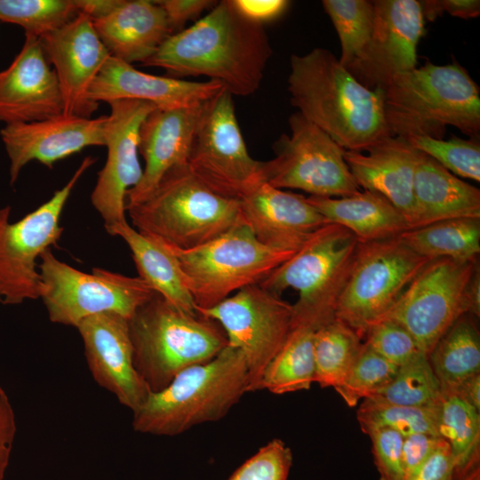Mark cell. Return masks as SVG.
Listing matches in <instances>:
<instances>
[{
	"label": "cell",
	"instance_id": "obj_43",
	"mask_svg": "<svg viewBox=\"0 0 480 480\" xmlns=\"http://www.w3.org/2000/svg\"><path fill=\"white\" fill-rule=\"evenodd\" d=\"M372 442L379 480H404L402 445L404 437L388 428H377L366 434Z\"/></svg>",
	"mask_w": 480,
	"mask_h": 480
},
{
	"label": "cell",
	"instance_id": "obj_45",
	"mask_svg": "<svg viewBox=\"0 0 480 480\" xmlns=\"http://www.w3.org/2000/svg\"><path fill=\"white\" fill-rule=\"evenodd\" d=\"M443 438L427 433L405 436L402 445L404 480L408 477L437 448Z\"/></svg>",
	"mask_w": 480,
	"mask_h": 480
},
{
	"label": "cell",
	"instance_id": "obj_49",
	"mask_svg": "<svg viewBox=\"0 0 480 480\" xmlns=\"http://www.w3.org/2000/svg\"><path fill=\"white\" fill-rule=\"evenodd\" d=\"M424 19L434 20L446 12L461 19L476 18L480 14L479 0H427L420 1Z\"/></svg>",
	"mask_w": 480,
	"mask_h": 480
},
{
	"label": "cell",
	"instance_id": "obj_4",
	"mask_svg": "<svg viewBox=\"0 0 480 480\" xmlns=\"http://www.w3.org/2000/svg\"><path fill=\"white\" fill-rule=\"evenodd\" d=\"M243 353L227 345L212 360L188 367L133 412L134 431L174 436L225 417L247 392Z\"/></svg>",
	"mask_w": 480,
	"mask_h": 480
},
{
	"label": "cell",
	"instance_id": "obj_3",
	"mask_svg": "<svg viewBox=\"0 0 480 480\" xmlns=\"http://www.w3.org/2000/svg\"><path fill=\"white\" fill-rule=\"evenodd\" d=\"M391 136L425 135L443 139L447 125L470 139L480 132V90L456 60L426 61L396 75L383 89Z\"/></svg>",
	"mask_w": 480,
	"mask_h": 480
},
{
	"label": "cell",
	"instance_id": "obj_32",
	"mask_svg": "<svg viewBox=\"0 0 480 480\" xmlns=\"http://www.w3.org/2000/svg\"><path fill=\"white\" fill-rule=\"evenodd\" d=\"M316 330L292 324L283 347L267 367L260 390L283 395L308 390L314 383V336Z\"/></svg>",
	"mask_w": 480,
	"mask_h": 480
},
{
	"label": "cell",
	"instance_id": "obj_5",
	"mask_svg": "<svg viewBox=\"0 0 480 480\" xmlns=\"http://www.w3.org/2000/svg\"><path fill=\"white\" fill-rule=\"evenodd\" d=\"M125 210L137 231L179 250L204 244L242 220L240 200L209 189L187 164L168 171L146 198Z\"/></svg>",
	"mask_w": 480,
	"mask_h": 480
},
{
	"label": "cell",
	"instance_id": "obj_10",
	"mask_svg": "<svg viewBox=\"0 0 480 480\" xmlns=\"http://www.w3.org/2000/svg\"><path fill=\"white\" fill-rule=\"evenodd\" d=\"M428 261L398 236L358 243L350 274L337 302L335 318L364 339L370 326L393 307Z\"/></svg>",
	"mask_w": 480,
	"mask_h": 480
},
{
	"label": "cell",
	"instance_id": "obj_42",
	"mask_svg": "<svg viewBox=\"0 0 480 480\" xmlns=\"http://www.w3.org/2000/svg\"><path fill=\"white\" fill-rule=\"evenodd\" d=\"M292 453L281 439H273L245 460L228 480H288Z\"/></svg>",
	"mask_w": 480,
	"mask_h": 480
},
{
	"label": "cell",
	"instance_id": "obj_51",
	"mask_svg": "<svg viewBox=\"0 0 480 480\" xmlns=\"http://www.w3.org/2000/svg\"><path fill=\"white\" fill-rule=\"evenodd\" d=\"M480 411V373L469 377L450 391Z\"/></svg>",
	"mask_w": 480,
	"mask_h": 480
},
{
	"label": "cell",
	"instance_id": "obj_28",
	"mask_svg": "<svg viewBox=\"0 0 480 480\" xmlns=\"http://www.w3.org/2000/svg\"><path fill=\"white\" fill-rule=\"evenodd\" d=\"M308 200L328 223L344 227L359 243L397 236L411 229L399 210L373 191L360 190L344 197L309 196Z\"/></svg>",
	"mask_w": 480,
	"mask_h": 480
},
{
	"label": "cell",
	"instance_id": "obj_29",
	"mask_svg": "<svg viewBox=\"0 0 480 480\" xmlns=\"http://www.w3.org/2000/svg\"><path fill=\"white\" fill-rule=\"evenodd\" d=\"M128 245L138 276L178 308L196 313V306L174 254L159 242L140 233L127 221L106 228Z\"/></svg>",
	"mask_w": 480,
	"mask_h": 480
},
{
	"label": "cell",
	"instance_id": "obj_14",
	"mask_svg": "<svg viewBox=\"0 0 480 480\" xmlns=\"http://www.w3.org/2000/svg\"><path fill=\"white\" fill-rule=\"evenodd\" d=\"M196 312L216 321L227 336L228 345L243 353L248 372L247 392L260 390L267 367L290 332L292 304L258 284Z\"/></svg>",
	"mask_w": 480,
	"mask_h": 480
},
{
	"label": "cell",
	"instance_id": "obj_17",
	"mask_svg": "<svg viewBox=\"0 0 480 480\" xmlns=\"http://www.w3.org/2000/svg\"><path fill=\"white\" fill-rule=\"evenodd\" d=\"M373 31L361 57L347 68L370 89H384L396 75L417 65V45L424 30L416 0H375Z\"/></svg>",
	"mask_w": 480,
	"mask_h": 480
},
{
	"label": "cell",
	"instance_id": "obj_15",
	"mask_svg": "<svg viewBox=\"0 0 480 480\" xmlns=\"http://www.w3.org/2000/svg\"><path fill=\"white\" fill-rule=\"evenodd\" d=\"M477 260L428 261L380 320L403 326L428 356L442 335L468 314L466 288Z\"/></svg>",
	"mask_w": 480,
	"mask_h": 480
},
{
	"label": "cell",
	"instance_id": "obj_8",
	"mask_svg": "<svg viewBox=\"0 0 480 480\" xmlns=\"http://www.w3.org/2000/svg\"><path fill=\"white\" fill-rule=\"evenodd\" d=\"M168 249L179 262L196 310L212 308L241 289L261 283L297 252L261 244L243 220L198 247Z\"/></svg>",
	"mask_w": 480,
	"mask_h": 480
},
{
	"label": "cell",
	"instance_id": "obj_38",
	"mask_svg": "<svg viewBox=\"0 0 480 480\" xmlns=\"http://www.w3.org/2000/svg\"><path fill=\"white\" fill-rule=\"evenodd\" d=\"M74 0H0V21L16 24L38 37L73 20Z\"/></svg>",
	"mask_w": 480,
	"mask_h": 480
},
{
	"label": "cell",
	"instance_id": "obj_44",
	"mask_svg": "<svg viewBox=\"0 0 480 480\" xmlns=\"http://www.w3.org/2000/svg\"><path fill=\"white\" fill-rule=\"evenodd\" d=\"M404 480H455V463L448 443L437 448Z\"/></svg>",
	"mask_w": 480,
	"mask_h": 480
},
{
	"label": "cell",
	"instance_id": "obj_13",
	"mask_svg": "<svg viewBox=\"0 0 480 480\" xmlns=\"http://www.w3.org/2000/svg\"><path fill=\"white\" fill-rule=\"evenodd\" d=\"M187 164L205 187L228 198L240 200L263 183L261 161L249 154L225 88L204 103Z\"/></svg>",
	"mask_w": 480,
	"mask_h": 480
},
{
	"label": "cell",
	"instance_id": "obj_40",
	"mask_svg": "<svg viewBox=\"0 0 480 480\" xmlns=\"http://www.w3.org/2000/svg\"><path fill=\"white\" fill-rule=\"evenodd\" d=\"M397 369L364 342L345 379L334 389L349 407H355L360 400L386 386Z\"/></svg>",
	"mask_w": 480,
	"mask_h": 480
},
{
	"label": "cell",
	"instance_id": "obj_53",
	"mask_svg": "<svg viewBox=\"0 0 480 480\" xmlns=\"http://www.w3.org/2000/svg\"><path fill=\"white\" fill-rule=\"evenodd\" d=\"M457 480H480V468L479 465L469 471L466 476Z\"/></svg>",
	"mask_w": 480,
	"mask_h": 480
},
{
	"label": "cell",
	"instance_id": "obj_12",
	"mask_svg": "<svg viewBox=\"0 0 480 480\" xmlns=\"http://www.w3.org/2000/svg\"><path fill=\"white\" fill-rule=\"evenodd\" d=\"M288 123L290 134L273 144L275 156L261 161L263 183L315 196L344 197L360 191L344 159L346 149L298 111Z\"/></svg>",
	"mask_w": 480,
	"mask_h": 480
},
{
	"label": "cell",
	"instance_id": "obj_46",
	"mask_svg": "<svg viewBox=\"0 0 480 480\" xmlns=\"http://www.w3.org/2000/svg\"><path fill=\"white\" fill-rule=\"evenodd\" d=\"M156 4L164 10L172 34L182 30L184 25L211 10L218 2L212 0H158Z\"/></svg>",
	"mask_w": 480,
	"mask_h": 480
},
{
	"label": "cell",
	"instance_id": "obj_30",
	"mask_svg": "<svg viewBox=\"0 0 480 480\" xmlns=\"http://www.w3.org/2000/svg\"><path fill=\"white\" fill-rule=\"evenodd\" d=\"M418 255L433 260L475 261L480 252V218L444 220L408 229L399 236Z\"/></svg>",
	"mask_w": 480,
	"mask_h": 480
},
{
	"label": "cell",
	"instance_id": "obj_31",
	"mask_svg": "<svg viewBox=\"0 0 480 480\" xmlns=\"http://www.w3.org/2000/svg\"><path fill=\"white\" fill-rule=\"evenodd\" d=\"M474 318L468 314L458 318L428 355L442 391L480 373V334Z\"/></svg>",
	"mask_w": 480,
	"mask_h": 480
},
{
	"label": "cell",
	"instance_id": "obj_11",
	"mask_svg": "<svg viewBox=\"0 0 480 480\" xmlns=\"http://www.w3.org/2000/svg\"><path fill=\"white\" fill-rule=\"evenodd\" d=\"M96 159L86 156L69 180L52 197L16 222L12 208L0 209V302L21 304L40 298L41 277L37 259L57 245L63 233L60 217L77 181Z\"/></svg>",
	"mask_w": 480,
	"mask_h": 480
},
{
	"label": "cell",
	"instance_id": "obj_48",
	"mask_svg": "<svg viewBox=\"0 0 480 480\" xmlns=\"http://www.w3.org/2000/svg\"><path fill=\"white\" fill-rule=\"evenodd\" d=\"M235 9L246 20L262 25L276 20L287 9L285 0H230Z\"/></svg>",
	"mask_w": 480,
	"mask_h": 480
},
{
	"label": "cell",
	"instance_id": "obj_27",
	"mask_svg": "<svg viewBox=\"0 0 480 480\" xmlns=\"http://www.w3.org/2000/svg\"><path fill=\"white\" fill-rule=\"evenodd\" d=\"M413 197L412 228L444 220L480 218V190L423 153L415 166Z\"/></svg>",
	"mask_w": 480,
	"mask_h": 480
},
{
	"label": "cell",
	"instance_id": "obj_22",
	"mask_svg": "<svg viewBox=\"0 0 480 480\" xmlns=\"http://www.w3.org/2000/svg\"><path fill=\"white\" fill-rule=\"evenodd\" d=\"M240 212L261 244L293 252L328 223L308 197L266 183L240 199Z\"/></svg>",
	"mask_w": 480,
	"mask_h": 480
},
{
	"label": "cell",
	"instance_id": "obj_50",
	"mask_svg": "<svg viewBox=\"0 0 480 480\" xmlns=\"http://www.w3.org/2000/svg\"><path fill=\"white\" fill-rule=\"evenodd\" d=\"M78 12H84L92 20L105 17L115 11L123 0H74Z\"/></svg>",
	"mask_w": 480,
	"mask_h": 480
},
{
	"label": "cell",
	"instance_id": "obj_39",
	"mask_svg": "<svg viewBox=\"0 0 480 480\" xmlns=\"http://www.w3.org/2000/svg\"><path fill=\"white\" fill-rule=\"evenodd\" d=\"M405 138L418 151L428 156L456 176L480 181V145L478 139H434L425 135Z\"/></svg>",
	"mask_w": 480,
	"mask_h": 480
},
{
	"label": "cell",
	"instance_id": "obj_37",
	"mask_svg": "<svg viewBox=\"0 0 480 480\" xmlns=\"http://www.w3.org/2000/svg\"><path fill=\"white\" fill-rule=\"evenodd\" d=\"M438 405L408 407L366 397L356 411V418L364 434L377 428H388L399 433L403 437L416 433L438 436Z\"/></svg>",
	"mask_w": 480,
	"mask_h": 480
},
{
	"label": "cell",
	"instance_id": "obj_23",
	"mask_svg": "<svg viewBox=\"0 0 480 480\" xmlns=\"http://www.w3.org/2000/svg\"><path fill=\"white\" fill-rule=\"evenodd\" d=\"M205 102L171 108H156L145 118L139 132V153L145 166L139 183L126 193L125 206L146 198L168 171L187 164Z\"/></svg>",
	"mask_w": 480,
	"mask_h": 480
},
{
	"label": "cell",
	"instance_id": "obj_20",
	"mask_svg": "<svg viewBox=\"0 0 480 480\" xmlns=\"http://www.w3.org/2000/svg\"><path fill=\"white\" fill-rule=\"evenodd\" d=\"M89 371L99 386L132 412L150 390L135 369L128 319L107 312L92 316L76 327Z\"/></svg>",
	"mask_w": 480,
	"mask_h": 480
},
{
	"label": "cell",
	"instance_id": "obj_21",
	"mask_svg": "<svg viewBox=\"0 0 480 480\" xmlns=\"http://www.w3.org/2000/svg\"><path fill=\"white\" fill-rule=\"evenodd\" d=\"M63 114L58 80L40 38L25 33L12 62L0 72V122L29 123Z\"/></svg>",
	"mask_w": 480,
	"mask_h": 480
},
{
	"label": "cell",
	"instance_id": "obj_36",
	"mask_svg": "<svg viewBox=\"0 0 480 480\" xmlns=\"http://www.w3.org/2000/svg\"><path fill=\"white\" fill-rule=\"evenodd\" d=\"M340 38L341 54L339 61L348 68L363 54L371 40L374 26V6L367 0H324Z\"/></svg>",
	"mask_w": 480,
	"mask_h": 480
},
{
	"label": "cell",
	"instance_id": "obj_33",
	"mask_svg": "<svg viewBox=\"0 0 480 480\" xmlns=\"http://www.w3.org/2000/svg\"><path fill=\"white\" fill-rule=\"evenodd\" d=\"M480 411L452 392L442 391L438 405L437 432L450 445L455 480L478 466Z\"/></svg>",
	"mask_w": 480,
	"mask_h": 480
},
{
	"label": "cell",
	"instance_id": "obj_52",
	"mask_svg": "<svg viewBox=\"0 0 480 480\" xmlns=\"http://www.w3.org/2000/svg\"><path fill=\"white\" fill-rule=\"evenodd\" d=\"M466 300L468 314L474 316H480V266L476 261L471 276L466 288Z\"/></svg>",
	"mask_w": 480,
	"mask_h": 480
},
{
	"label": "cell",
	"instance_id": "obj_25",
	"mask_svg": "<svg viewBox=\"0 0 480 480\" xmlns=\"http://www.w3.org/2000/svg\"><path fill=\"white\" fill-rule=\"evenodd\" d=\"M363 151L345 150L344 159L357 186L386 197L414 222L413 179L421 152L401 136H386Z\"/></svg>",
	"mask_w": 480,
	"mask_h": 480
},
{
	"label": "cell",
	"instance_id": "obj_16",
	"mask_svg": "<svg viewBox=\"0 0 480 480\" xmlns=\"http://www.w3.org/2000/svg\"><path fill=\"white\" fill-rule=\"evenodd\" d=\"M110 114L105 125L107 159L98 172L91 202L104 220L105 229L124 223L127 191L141 179L139 132L145 118L157 107L136 100L108 103Z\"/></svg>",
	"mask_w": 480,
	"mask_h": 480
},
{
	"label": "cell",
	"instance_id": "obj_9",
	"mask_svg": "<svg viewBox=\"0 0 480 480\" xmlns=\"http://www.w3.org/2000/svg\"><path fill=\"white\" fill-rule=\"evenodd\" d=\"M39 259L40 298L54 324L76 328L87 317L107 312L129 320L156 293L139 276L100 268L80 271L57 259L51 248Z\"/></svg>",
	"mask_w": 480,
	"mask_h": 480
},
{
	"label": "cell",
	"instance_id": "obj_24",
	"mask_svg": "<svg viewBox=\"0 0 480 480\" xmlns=\"http://www.w3.org/2000/svg\"><path fill=\"white\" fill-rule=\"evenodd\" d=\"M222 88L215 81L193 82L148 74L110 56L92 84L89 99L96 104L136 100L171 108L204 103Z\"/></svg>",
	"mask_w": 480,
	"mask_h": 480
},
{
	"label": "cell",
	"instance_id": "obj_6",
	"mask_svg": "<svg viewBox=\"0 0 480 480\" xmlns=\"http://www.w3.org/2000/svg\"><path fill=\"white\" fill-rule=\"evenodd\" d=\"M128 324L134 366L150 392L164 388L183 370L212 360L228 345L216 321L183 311L156 292Z\"/></svg>",
	"mask_w": 480,
	"mask_h": 480
},
{
	"label": "cell",
	"instance_id": "obj_47",
	"mask_svg": "<svg viewBox=\"0 0 480 480\" xmlns=\"http://www.w3.org/2000/svg\"><path fill=\"white\" fill-rule=\"evenodd\" d=\"M17 431L16 417L10 398L0 386V480L8 468Z\"/></svg>",
	"mask_w": 480,
	"mask_h": 480
},
{
	"label": "cell",
	"instance_id": "obj_26",
	"mask_svg": "<svg viewBox=\"0 0 480 480\" xmlns=\"http://www.w3.org/2000/svg\"><path fill=\"white\" fill-rule=\"evenodd\" d=\"M92 23L110 55L129 64L148 60L172 35L156 1L123 0L115 11Z\"/></svg>",
	"mask_w": 480,
	"mask_h": 480
},
{
	"label": "cell",
	"instance_id": "obj_1",
	"mask_svg": "<svg viewBox=\"0 0 480 480\" xmlns=\"http://www.w3.org/2000/svg\"><path fill=\"white\" fill-rule=\"evenodd\" d=\"M271 55L263 26L223 0L194 25L167 37L141 65L174 76H204L233 96L245 97L260 88Z\"/></svg>",
	"mask_w": 480,
	"mask_h": 480
},
{
	"label": "cell",
	"instance_id": "obj_34",
	"mask_svg": "<svg viewBox=\"0 0 480 480\" xmlns=\"http://www.w3.org/2000/svg\"><path fill=\"white\" fill-rule=\"evenodd\" d=\"M352 328L337 318L321 326L314 336V382L321 388L339 386L357 358L364 342Z\"/></svg>",
	"mask_w": 480,
	"mask_h": 480
},
{
	"label": "cell",
	"instance_id": "obj_18",
	"mask_svg": "<svg viewBox=\"0 0 480 480\" xmlns=\"http://www.w3.org/2000/svg\"><path fill=\"white\" fill-rule=\"evenodd\" d=\"M39 38L48 62L53 66L63 115L91 117L99 104L89 99V90L111 56L97 35L92 19L79 12L64 26Z\"/></svg>",
	"mask_w": 480,
	"mask_h": 480
},
{
	"label": "cell",
	"instance_id": "obj_35",
	"mask_svg": "<svg viewBox=\"0 0 480 480\" xmlns=\"http://www.w3.org/2000/svg\"><path fill=\"white\" fill-rule=\"evenodd\" d=\"M441 396V386L428 356L420 353L398 366L393 379L368 397L395 405L424 408L437 406Z\"/></svg>",
	"mask_w": 480,
	"mask_h": 480
},
{
	"label": "cell",
	"instance_id": "obj_7",
	"mask_svg": "<svg viewBox=\"0 0 480 480\" xmlns=\"http://www.w3.org/2000/svg\"><path fill=\"white\" fill-rule=\"evenodd\" d=\"M358 243L344 227L326 223L259 284L279 296L288 288L297 291L292 324L317 330L335 318Z\"/></svg>",
	"mask_w": 480,
	"mask_h": 480
},
{
	"label": "cell",
	"instance_id": "obj_2",
	"mask_svg": "<svg viewBox=\"0 0 480 480\" xmlns=\"http://www.w3.org/2000/svg\"><path fill=\"white\" fill-rule=\"evenodd\" d=\"M287 84L291 104L344 149L364 151L391 136L384 91L363 85L329 50L292 54Z\"/></svg>",
	"mask_w": 480,
	"mask_h": 480
},
{
	"label": "cell",
	"instance_id": "obj_19",
	"mask_svg": "<svg viewBox=\"0 0 480 480\" xmlns=\"http://www.w3.org/2000/svg\"><path fill=\"white\" fill-rule=\"evenodd\" d=\"M107 120L108 116L92 118L61 114L5 124L0 136L10 162V184L16 182L22 168L31 161L52 169L58 161L87 147L105 146Z\"/></svg>",
	"mask_w": 480,
	"mask_h": 480
},
{
	"label": "cell",
	"instance_id": "obj_41",
	"mask_svg": "<svg viewBox=\"0 0 480 480\" xmlns=\"http://www.w3.org/2000/svg\"><path fill=\"white\" fill-rule=\"evenodd\" d=\"M364 339L369 348L396 366L423 353L410 332L390 320H380L373 324Z\"/></svg>",
	"mask_w": 480,
	"mask_h": 480
}]
</instances>
